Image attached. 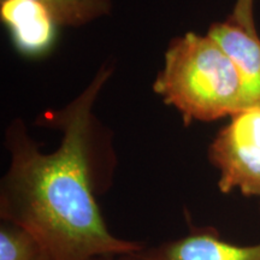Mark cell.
Returning a JSON list of instances; mask_svg holds the SVG:
<instances>
[{"instance_id": "cell-1", "label": "cell", "mask_w": 260, "mask_h": 260, "mask_svg": "<svg viewBox=\"0 0 260 260\" xmlns=\"http://www.w3.org/2000/svg\"><path fill=\"white\" fill-rule=\"evenodd\" d=\"M113 65L104 64L76 98L40 115V125L60 133L53 152H42L21 118L6 126L10 164L0 181V220L34 235L56 260H92L135 253L142 243L113 235L98 198L112 187L113 136L94 111Z\"/></svg>"}, {"instance_id": "cell-2", "label": "cell", "mask_w": 260, "mask_h": 260, "mask_svg": "<svg viewBox=\"0 0 260 260\" xmlns=\"http://www.w3.org/2000/svg\"><path fill=\"white\" fill-rule=\"evenodd\" d=\"M153 90L181 113L186 124L211 122L248 109L240 71L210 35L186 32L175 38Z\"/></svg>"}, {"instance_id": "cell-3", "label": "cell", "mask_w": 260, "mask_h": 260, "mask_svg": "<svg viewBox=\"0 0 260 260\" xmlns=\"http://www.w3.org/2000/svg\"><path fill=\"white\" fill-rule=\"evenodd\" d=\"M207 157L219 172L223 194L239 190L260 198V107H249L230 117L217 133Z\"/></svg>"}, {"instance_id": "cell-4", "label": "cell", "mask_w": 260, "mask_h": 260, "mask_svg": "<svg viewBox=\"0 0 260 260\" xmlns=\"http://www.w3.org/2000/svg\"><path fill=\"white\" fill-rule=\"evenodd\" d=\"M139 260H260V243L234 245L212 228H198L187 235L135 252Z\"/></svg>"}, {"instance_id": "cell-5", "label": "cell", "mask_w": 260, "mask_h": 260, "mask_svg": "<svg viewBox=\"0 0 260 260\" xmlns=\"http://www.w3.org/2000/svg\"><path fill=\"white\" fill-rule=\"evenodd\" d=\"M0 16L15 47L24 56H44L53 47L59 24L41 3L0 0Z\"/></svg>"}, {"instance_id": "cell-6", "label": "cell", "mask_w": 260, "mask_h": 260, "mask_svg": "<svg viewBox=\"0 0 260 260\" xmlns=\"http://www.w3.org/2000/svg\"><path fill=\"white\" fill-rule=\"evenodd\" d=\"M207 35L229 54L241 75L247 106L260 107V38L229 18L211 25Z\"/></svg>"}, {"instance_id": "cell-7", "label": "cell", "mask_w": 260, "mask_h": 260, "mask_svg": "<svg viewBox=\"0 0 260 260\" xmlns=\"http://www.w3.org/2000/svg\"><path fill=\"white\" fill-rule=\"evenodd\" d=\"M46 6L59 27L80 28L110 15L112 0H37Z\"/></svg>"}, {"instance_id": "cell-8", "label": "cell", "mask_w": 260, "mask_h": 260, "mask_svg": "<svg viewBox=\"0 0 260 260\" xmlns=\"http://www.w3.org/2000/svg\"><path fill=\"white\" fill-rule=\"evenodd\" d=\"M0 260H56L34 235L14 223L0 220Z\"/></svg>"}, {"instance_id": "cell-9", "label": "cell", "mask_w": 260, "mask_h": 260, "mask_svg": "<svg viewBox=\"0 0 260 260\" xmlns=\"http://www.w3.org/2000/svg\"><path fill=\"white\" fill-rule=\"evenodd\" d=\"M253 11H254V0H236L229 19L242 27L252 37H259Z\"/></svg>"}, {"instance_id": "cell-10", "label": "cell", "mask_w": 260, "mask_h": 260, "mask_svg": "<svg viewBox=\"0 0 260 260\" xmlns=\"http://www.w3.org/2000/svg\"><path fill=\"white\" fill-rule=\"evenodd\" d=\"M92 260H139L135 253H126V254H107L96 256Z\"/></svg>"}]
</instances>
